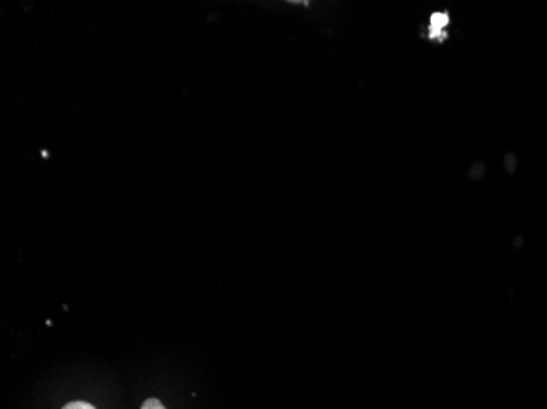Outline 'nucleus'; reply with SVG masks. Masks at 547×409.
<instances>
[{
  "label": "nucleus",
  "instance_id": "obj_3",
  "mask_svg": "<svg viewBox=\"0 0 547 409\" xmlns=\"http://www.w3.org/2000/svg\"><path fill=\"white\" fill-rule=\"evenodd\" d=\"M141 409H166V406L158 398H148L144 401Z\"/></svg>",
  "mask_w": 547,
  "mask_h": 409
},
{
  "label": "nucleus",
  "instance_id": "obj_1",
  "mask_svg": "<svg viewBox=\"0 0 547 409\" xmlns=\"http://www.w3.org/2000/svg\"><path fill=\"white\" fill-rule=\"evenodd\" d=\"M449 25V15L444 13V12H438V13H432V19H430V29H428V37L432 39H438V41H444L446 39V31L444 29Z\"/></svg>",
  "mask_w": 547,
  "mask_h": 409
},
{
  "label": "nucleus",
  "instance_id": "obj_2",
  "mask_svg": "<svg viewBox=\"0 0 547 409\" xmlns=\"http://www.w3.org/2000/svg\"><path fill=\"white\" fill-rule=\"evenodd\" d=\"M63 409H97L94 405L87 403V401H71L66 406H63Z\"/></svg>",
  "mask_w": 547,
  "mask_h": 409
}]
</instances>
